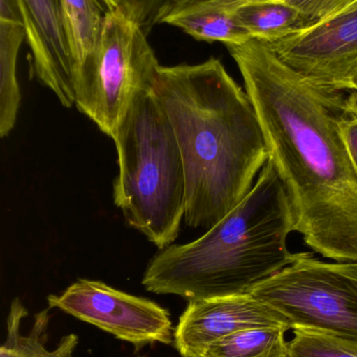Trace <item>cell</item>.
<instances>
[{
    "label": "cell",
    "mask_w": 357,
    "mask_h": 357,
    "mask_svg": "<svg viewBox=\"0 0 357 357\" xmlns=\"http://www.w3.org/2000/svg\"><path fill=\"white\" fill-rule=\"evenodd\" d=\"M226 48L291 199L295 231L324 257L357 261V171L341 131L347 96L310 83L259 40Z\"/></svg>",
    "instance_id": "cell-1"
},
{
    "label": "cell",
    "mask_w": 357,
    "mask_h": 357,
    "mask_svg": "<svg viewBox=\"0 0 357 357\" xmlns=\"http://www.w3.org/2000/svg\"><path fill=\"white\" fill-rule=\"evenodd\" d=\"M184 160L191 228H211L241 203L268 161L255 108L221 61L159 66L153 87Z\"/></svg>",
    "instance_id": "cell-2"
},
{
    "label": "cell",
    "mask_w": 357,
    "mask_h": 357,
    "mask_svg": "<svg viewBox=\"0 0 357 357\" xmlns=\"http://www.w3.org/2000/svg\"><path fill=\"white\" fill-rule=\"evenodd\" d=\"M293 231L291 199L268 161L247 197L203 236L161 250L142 284L190 301L247 295L291 264L287 238Z\"/></svg>",
    "instance_id": "cell-3"
},
{
    "label": "cell",
    "mask_w": 357,
    "mask_h": 357,
    "mask_svg": "<svg viewBox=\"0 0 357 357\" xmlns=\"http://www.w3.org/2000/svg\"><path fill=\"white\" fill-rule=\"evenodd\" d=\"M119 175L113 199L130 227L159 249L177 238L186 174L171 121L152 88L136 92L115 129Z\"/></svg>",
    "instance_id": "cell-4"
},
{
    "label": "cell",
    "mask_w": 357,
    "mask_h": 357,
    "mask_svg": "<svg viewBox=\"0 0 357 357\" xmlns=\"http://www.w3.org/2000/svg\"><path fill=\"white\" fill-rule=\"evenodd\" d=\"M159 60L146 31L119 10H106L92 54L75 73V105L110 138L138 90L154 87Z\"/></svg>",
    "instance_id": "cell-5"
},
{
    "label": "cell",
    "mask_w": 357,
    "mask_h": 357,
    "mask_svg": "<svg viewBox=\"0 0 357 357\" xmlns=\"http://www.w3.org/2000/svg\"><path fill=\"white\" fill-rule=\"evenodd\" d=\"M251 295L280 312L293 329L357 344V261L330 264L309 253L293 254L289 266Z\"/></svg>",
    "instance_id": "cell-6"
},
{
    "label": "cell",
    "mask_w": 357,
    "mask_h": 357,
    "mask_svg": "<svg viewBox=\"0 0 357 357\" xmlns=\"http://www.w3.org/2000/svg\"><path fill=\"white\" fill-rule=\"evenodd\" d=\"M48 303L50 310L58 308L136 346L169 345L174 340L165 308L102 281L80 279L61 295L48 296Z\"/></svg>",
    "instance_id": "cell-7"
},
{
    "label": "cell",
    "mask_w": 357,
    "mask_h": 357,
    "mask_svg": "<svg viewBox=\"0 0 357 357\" xmlns=\"http://www.w3.org/2000/svg\"><path fill=\"white\" fill-rule=\"evenodd\" d=\"M266 44L314 85L350 92L357 75V8Z\"/></svg>",
    "instance_id": "cell-8"
},
{
    "label": "cell",
    "mask_w": 357,
    "mask_h": 357,
    "mask_svg": "<svg viewBox=\"0 0 357 357\" xmlns=\"http://www.w3.org/2000/svg\"><path fill=\"white\" fill-rule=\"evenodd\" d=\"M284 326V316L247 295L191 300L174 331V345L182 357H203L210 346L237 331L254 327Z\"/></svg>",
    "instance_id": "cell-9"
},
{
    "label": "cell",
    "mask_w": 357,
    "mask_h": 357,
    "mask_svg": "<svg viewBox=\"0 0 357 357\" xmlns=\"http://www.w3.org/2000/svg\"><path fill=\"white\" fill-rule=\"evenodd\" d=\"M31 54V73L65 108L75 105L73 64L59 0H17Z\"/></svg>",
    "instance_id": "cell-10"
},
{
    "label": "cell",
    "mask_w": 357,
    "mask_h": 357,
    "mask_svg": "<svg viewBox=\"0 0 357 357\" xmlns=\"http://www.w3.org/2000/svg\"><path fill=\"white\" fill-rule=\"evenodd\" d=\"M242 0H176L161 24L182 29L196 41L236 45L252 39L241 24Z\"/></svg>",
    "instance_id": "cell-11"
},
{
    "label": "cell",
    "mask_w": 357,
    "mask_h": 357,
    "mask_svg": "<svg viewBox=\"0 0 357 357\" xmlns=\"http://www.w3.org/2000/svg\"><path fill=\"white\" fill-rule=\"evenodd\" d=\"M27 38L17 0H0V136L14 129L21 104L17 79L19 50Z\"/></svg>",
    "instance_id": "cell-12"
},
{
    "label": "cell",
    "mask_w": 357,
    "mask_h": 357,
    "mask_svg": "<svg viewBox=\"0 0 357 357\" xmlns=\"http://www.w3.org/2000/svg\"><path fill=\"white\" fill-rule=\"evenodd\" d=\"M50 310L36 314L33 327L29 335L21 333V323L27 316V308L18 298L10 304L6 322V337L0 348V357H75L79 344L78 335H64L54 349L45 347L46 333L50 324Z\"/></svg>",
    "instance_id": "cell-13"
},
{
    "label": "cell",
    "mask_w": 357,
    "mask_h": 357,
    "mask_svg": "<svg viewBox=\"0 0 357 357\" xmlns=\"http://www.w3.org/2000/svg\"><path fill=\"white\" fill-rule=\"evenodd\" d=\"M61 18L73 64L78 67L96 45L106 8L101 0H59Z\"/></svg>",
    "instance_id": "cell-14"
},
{
    "label": "cell",
    "mask_w": 357,
    "mask_h": 357,
    "mask_svg": "<svg viewBox=\"0 0 357 357\" xmlns=\"http://www.w3.org/2000/svg\"><path fill=\"white\" fill-rule=\"evenodd\" d=\"M238 17L252 39L265 43L278 41L310 24L299 10L280 2H242Z\"/></svg>",
    "instance_id": "cell-15"
},
{
    "label": "cell",
    "mask_w": 357,
    "mask_h": 357,
    "mask_svg": "<svg viewBox=\"0 0 357 357\" xmlns=\"http://www.w3.org/2000/svg\"><path fill=\"white\" fill-rule=\"evenodd\" d=\"M284 326L254 327L237 331L210 346L203 357H287Z\"/></svg>",
    "instance_id": "cell-16"
},
{
    "label": "cell",
    "mask_w": 357,
    "mask_h": 357,
    "mask_svg": "<svg viewBox=\"0 0 357 357\" xmlns=\"http://www.w3.org/2000/svg\"><path fill=\"white\" fill-rule=\"evenodd\" d=\"M287 343L289 357H357V344L309 329H293Z\"/></svg>",
    "instance_id": "cell-17"
},
{
    "label": "cell",
    "mask_w": 357,
    "mask_h": 357,
    "mask_svg": "<svg viewBox=\"0 0 357 357\" xmlns=\"http://www.w3.org/2000/svg\"><path fill=\"white\" fill-rule=\"evenodd\" d=\"M356 0H242L243 3L280 2L299 10L312 23L321 22L337 16Z\"/></svg>",
    "instance_id": "cell-18"
},
{
    "label": "cell",
    "mask_w": 357,
    "mask_h": 357,
    "mask_svg": "<svg viewBox=\"0 0 357 357\" xmlns=\"http://www.w3.org/2000/svg\"><path fill=\"white\" fill-rule=\"evenodd\" d=\"M341 131L350 158L357 171V102L348 94L341 119Z\"/></svg>",
    "instance_id": "cell-19"
},
{
    "label": "cell",
    "mask_w": 357,
    "mask_h": 357,
    "mask_svg": "<svg viewBox=\"0 0 357 357\" xmlns=\"http://www.w3.org/2000/svg\"><path fill=\"white\" fill-rule=\"evenodd\" d=\"M349 94L357 102V75L354 77V81H352L351 89H350Z\"/></svg>",
    "instance_id": "cell-20"
},
{
    "label": "cell",
    "mask_w": 357,
    "mask_h": 357,
    "mask_svg": "<svg viewBox=\"0 0 357 357\" xmlns=\"http://www.w3.org/2000/svg\"><path fill=\"white\" fill-rule=\"evenodd\" d=\"M354 8H357V0H356V1H354V3L351 4V6H348L347 8H345V10H344L343 12L340 13V14H342V13L347 12V10H354Z\"/></svg>",
    "instance_id": "cell-21"
},
{
    "label": "cell",
    "mask_w": 357,
    "mask_h": 357,
    "mask_svg": "<svg viewBox=\"0 0 357 357\" xmlns=\"http://www.w3.org/2000/svg\"><path fill=\"white\" fill-rule=\"evenodd\" d=\"M287 357H289V356H287Z\"/></svg>",
    "instance_id": "cell-22"
}]
</instances>
